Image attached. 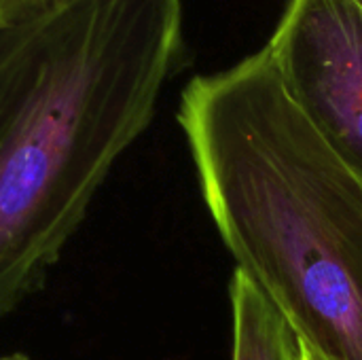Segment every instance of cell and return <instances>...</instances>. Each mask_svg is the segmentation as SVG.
Masks as SVG:
<instances>
[{
    "label": "cell",
    "mask_w": 362,
    "mask_h": 360,
    "mask_svg": "<svg viewBox=\"0 0 362 360\" xmlns=\"http://www.w3.org/2000/svg\"><path fill=\"white\" fill-rule=\"evenodd\" d=\"M182 49V0H55L0 28V318L47 278Z\"/></svg>",
    "instance_id": "cell-1"
},
{
    "label": "cell",
    "mask_w": 362,
    "mask_h": 360,
    "mask_svg": "<svg viewBox=\"0 0 362 360\" xmlns=\"http://www.w3.org/2000/svg\"><path fill=\"white\" fill-rule=\"evenodd\" d=\"M178 123L238 269L308 360H362V182L297 108L269 49L193 76Z\"/></svg>",
    "instance_id": "cell-2"
},
{
    "label": "cell",
    "mask_w": 362,
    "mask_h": 360,
    "mask_svg": "<svg viewBox=\"0 0 362 360\" xmlns=\"http://www.w3.org/2000/svg\"><path fill=\"white\" fill-rule=\"evenodd\" d=\"M265 47L297 108L362 182L361 4L288 0Z\"/></svg>",
    "instance_id": "cell-3"
},
{
    "label": "cell",
    "mask_w": 362,
    "mask_h": 360,
    "mask_svg": "<svg viewBox=\"0 0 362 360\" xmlns=\"http://www.w3.org/2000/svg\"><path fill=\"white\" fill-rule=\"evenodd\" d=\"M233 312V360H308L299 335L259 289L235 267L229 284Z\"/></svg>",
    "instance_id": "cell-4"
},
{
    "label": "cell",
    "mask_w": 362,
    "mask_h": 360,
    "mask_svg": "<svg viewBox=\"0 0 362 360\" xmlns=\"http://www.w3.org/2000/svg\"><path fill=\"white\" fill-rule=\"evenodd\" d=\"M55 0H0V28L19 21Z\"/></svg>",
    "instance_id": "cell-5"
},
{
    "label": "cell",
    "mask_w": 362,
    "mask_h": 360,
    "mask_svg": "<svg viewBox=\"0 0 362 360\" xmlns=\"http://www.w3.org/2000/svg\"><path fill=\"white\" fill-rule=\"evenodd\" d=\"M0 360H21V359H17V356H6V359H0Z\"/></svg>",
    "instance_id": "cell-6"
},
{
    "label": "cell",
    "mask_w": 362,
    "mask_h": 360,
    "mask_svg": "<svg viewBox=\"0 0 362 360\" xmlns=\"http://www.w3.org/2000/svg\"><path fill=\"white\" fill-rule=\"evenodd\" d=\"M356 2H358V4H361V6H362V0H356Z\"/></svg>",
    "instance_id": "cell-7"
}]
</instances>
